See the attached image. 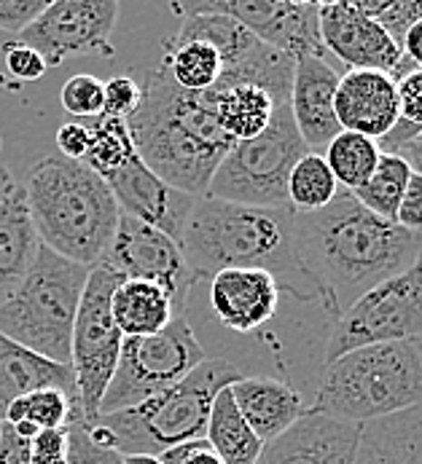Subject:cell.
<instances>
[{"label":"cell","mask_w":422,"mask_h":464,"mask_svg":"<svg viewBox=\"0 0 422 464\" xmlns=\"http://www.w3.org/2000/svg\"><path fill=\"white\" fill-rule=\"evenodd\" d=\"M122 279L124 276H119L108 266H94L89 271L81 306L75 314L71 368L75 373L81 413L86 421L100 416V402L116 373L124 343V335L111 314V298Z\"/></svg>","instance_id":"8fae6325"},{"label":"cell","mask_w":422,"mask_h":464,"mask_svg":"<svg viewBox=\"0 0 422 464\" xmlns=\"http://www.w3.org/2000/svg\"><path fill=\"white\" fill-rule=\"evenodd\" d=\"M334 111L342 132L366 134L379 142L401 121L398 83L388 72L348 70L342 72Z\"/></svg>","instance_id":"d6986e66"},{"label":"cell","mask_w":422,"mask_h":464,"mask_svg":"<svg viewBox=\"0 0 422 464\" xmlns=\"http://www.w3.org/2000/svg\"><path fill=\"white\" fill-rule=\"evenodd\" d=\"M141 105V83L132 81L130 75H113L111 81H105V116L113 119H124L130 121L132 113Z\"/></svg>","instance_id":"8d00e7d4"},{"label":"cell","mask_w":422,"mask_h":464,"mask_svg":"<svg viewBox=\"0 0 422 464\" xmlns=\"http://www.w3.org/2000/svg\"><path fill=\"white\" fill-rule=\"evenodd\" d=\"M41 253L27 194L16 186L8 199L0 201V306L19 290Z\"/></svg>","instance_id":"603a6c76"},{"label":"cell","mask_w":422,"mask_h":464,"mask_svg":"<svg viewBox=\"0 0 422 464\" xmlns=\"http://www.w3.org/2000/svg\"><path fill=\"white\" fill-rule=\"evenodd\" d=\"M105 183L124 215H132L142 223L164 231L175 242H181V234L186 228V220L194 209L197 197L164 183L142 164L141 156L130 161L124 169H119L116 175L105 178Z\"/></svg>","instance_id":"e0dca14e"},{"label":"cell","mask_w":422,"mask_h":464,"mask_svg":"<svg viewBox=\"0 0 422 464\" xmlns=\"http://www.w3.org/2000/svg\"><path fill=\"white\" fill-rule=\"evenodd\" d=\"M124 464H162L153 454H124Z\"/></svg>","instance_id":"681fc988"},{"label":"cell","mask_w":422,"mask_h":464,"mask_svg":"<svg viewBox=\"0 0 422 464\" xmlns=\"http://www.w3.org/2000/svg\"><path fill=\"white\" fill-rule=\"evenodd\" d=\"M320 41L326 52L350 70H377L398 75L404 65V49L388 35V30L366 16L355 0L320 3Z\"/></svg>","instance_id":"9a60e30c"},{"label":"cell","mask_w":422,"mask_h":464,"mask_svg":"<svg viewBox=\"0 0 422 464\" xmlns=\"http://www.w3.org/2000/svg\"><path fill=\"white\" fill-rule=\"evenodd\" d=\"M339 194V183L323 153L309 150L288 178V204L293 212H318Z\"/></svg>","instance_id":"d6a6232c"},{"label":"cell","mask_w":422,"mask_h":464,"mask_svg":"<svg viewBox=\"0 0 422 464\" xmlns=\"http://www.w3.org/2000/svg\"><path fill=\"white\" fill-rule=\"evenodd\" d=\"M57 148L60 156L71 159V161H83L86 150H89V130L83 127V121H68L57 130Z\"/></svg>","instance_id":"ee69618b"},{"label":"cell","mask_w":422,"mask_h":464,"mask_svg":"<svg viewBox=\"0 0 422 464\" xmlns=\"http://www.w3.org/2000/svg\"><path fill=\"white\" fill-rule=\"evenodd\" d=\"M181 16L191 14H226L237 19L261 44L282 52L290 60L299 57H329L320 41V3L296 0H197L172 3Z\"/></svg>","instance_id":"7c38bea8"},{"label":"cell","mask_w":422,"mask_h":464,"mask_svg":"<svg viewBox=\"0 0 422 464\" xmlns=\"http://www.w3.org/2000/svg\"><path fill=\"white\" fill-rule=\"evenodd\" d=\"M60 100H63L65 113H71L75 121L97 119L103 116V108H105V81L89 72H78L65 81Z\"/></svg>","instance_id":"d590c367"},{"label":"cell","mask_w":422,"mask_h":464,"mask_svg":"<svg viewBox=\"0 0 422 464\" xmlns=\"http://www.w3.org/2000/svg\"><path fill=\"white\" fill-rule=\"evenodd\" d=\"M422 405V354L417 341L352 349L323 365L309 405L352 424H368Z\"/></svg>","instance_id":"5b68a950"},{"label":"cell","mask_w":422,"mask_h":464,"mask_svg":"<svg viewBox=\"0 0 422 464\" xmlns=\"http://www.w3.org/2000/svg\"><path fill=\"white\" fill-rule=\"evenodd\" d=\"M212 89L186 92L159 63L141 83V105L127 121L142 164L197 199L208 194L215 169L234 148L218 124Z\"/></svg>","instance_id":"3957f363"},{"label":"cell","mask_w":422,"mask_h":464,"mask_svg":"<svg viewBox=\"0 0 422 464\" xmlns=\"http://www.w3.org/2000/svg\"><path fill=\"white\" fill-rule=\"evenodd\" d=\"M0 424H3V421H0Z\"/></svg>","instance_id":"f5cc1de1"},{"label":"cell","mask_w":422,"mask_h":464,"mask_svg":"<svg viewBox=\"0 0 422 464\" xmlns=\"http://www.w3.org/2000/svg\"><path fill=\"white\" fill-rule=\"evenodd\" d=\"M293 218V207H250L200 197L178 245L197 282L229 268H261L278 279L280 293L299 301H323L320 287L299 264Z\"/></svg>","instance_id":"7a4b0ae2"},{"label":"cell","mask_w":422,"mask_h":464,"mask_svg":"<svg viewBox=\"0 0 422 464\" xmlns=\"http://www.w3.org/2000/svg\"><path fill=\"white\" fill-rule=\"evenodd\" d=\"M382 148L377 140L358 132H339L326 148V161L345 191H358L377 169Z\"/></svg>","instance_id":"4dcf8cb0"},{"label":"cell","mask_w":422,"mask_h":464,"mask_svg":"<svg viewBox=\"0 0 422 464\" xmlns=\"http://www.w3.org/2000/svg\"><path fill=\"white\" fill-rule=\"evenodd\" d=\"M212 92L218 124L234 142H245L267 132L275 119V97L264 86L250 83L231 70L223 72L221 83Z\"/></svg>","instance_id":"cb8c5ba5"},{"label":"cell","mask_w":422,"mask_h":464,"mask_svg":"<svg viewBox=\"0 0 422 464\" xmlns=\"http://www.w3.org/2000/svg\"><path fill=\"white\" fill-rule=\"evenodd\" d=\"M46 8L49 0H0V30L22 35Z\"/></svg>","instance_id":"ab89813d"},{"label":"cell","mask_w":422,"mask_h":464,"mask_svg":"<svg viewBox=\"0 0 422 464\" xmlns=\"http://www.w3.org/2000/svg\"><path fill=\"white\" fill-rule=\"evenodd\" d=\"M103 266L124 279H145L162 285L175 309H186V298L197 285L194 274L183 261L181 245L164 231L124 212L119 218L116 237L103 258Z\"/></svg>","instance_id":"5bb4252c"},{"label":"cell","mask_w":422,"mask_h":464,"mask_svg":"<svg viewBox=\"0 0 422 464\" xmlns=\"http://www.w3.org/2000/svg\"><path fill=\"white\" fill-rule=\"evenodd\" d=\"M242 371L229 360H205L183 382L135 408L97 416L116 438L119 454H164L181 443L200 440L208 432L212 400L237 384Z\"/></svg>","instance_id":"8992f818"},{"label":"cell","mask_w":422,"mask_h":464,"mask_svg":"<svg viewBox=\"0 0 422 464\" xmlns=\"http://www.w3.org/2000/svg\"><path fill=\"white\" fill-rule=\"evenodd\" d=\"M0 464H30V440L8 421L0 424Z\"/></svg>","instance_id":"f6af8a7d"},{"label":"cell","mask_w":422,"mask_h":464,"mask_svg":"<svg viewBox=\"0 0 422 464\" xmlns=\"http://www.w3.org/2000/svg\"><path fill=\"white\" fill-rule=\"evenodd\" d=\"M162 65L186 92H208L221 83L226 72L223 57L215 46L205 41H181L175 35L162 44Z\"/></svg>","instance_id":"83f0119b"},{"label":"cell","mask_w":422,"mask_h":464,"mask_svg":"<svg viewBox=\"0 0 422 464\" xmlns=\"http://www.w3.org/2000/svg\"><path fill=\"white\" fill-rule=\"evenodd\" d=\"M159 459H162V464H223L205 438L181 443V446L159 454Z\"/></svg>","instance_id":"7bdbcfd3"},{"label":"cell","mask_w":422,"mask_h":464,"mask_svg":"<svg viewBox=\"0 0 422 464\" xmlns=\"http://www.w3.org/2000/svg\"><path fill=\"white\" fill-rule=\"evenodd\" d=\"M116 22V0H54L16 41L35 49L49 67L83 54L113 57L111 35Z\"/></svg>","instance_id":"4fadbf2b"},{"label":"cell","mask_w":422,"mask_h":464,"mask_svg":"<svg viewBox=\"0 0 422 464\" xmlns=\"http://www.w3.org/2000/svg\"><path fill=\"white\" fill-rule=\"evenodd\" d=\"M3 54H5V67H8V72H11L14 78H19V81H38V78L49 70L46 60H44L35 49H30V46H25V44H19V41L8 44V46L3 49Z\"/></svg>","instance_id":"60d3db41"},{"label":"cell","mask_w":422,"mask_h":464,"mask_svg":"<svg viewBox=\"0 0 422 464\" xmlns=\"http://www.w3.org/2000/svg\"><path fill=\"white\" fill-rule=\"evenodd\" d=\"M175 304L167 290L156 282L145 279H122L113 298L111 314L124 338L153 335L164 331L175 317Z\"/></svg>","instance_id":"484cf974"},{"label":"cell","mask_w":422,"mask_h":464,"mask_svg":"<svg viewBox=\"0 0 422 464\" xmlns=\"http://www.w3.org/2000/svg\"><path fill=\"white\" fill-rule=\"evenodd\" d=\"M388 153H396V156H401L409 167H412V172H417L422 178V132L412 134V137H407L404 142H398V145H393Z\"/></svg>","instance_id":"bcb514c9"},{"label":"cell","mask_w":422,"mask_h":464,"mask_svg":"<svg viewBox=\"0 0 422 464\" xmlns=\"http://www.w3.org/2000/svg\"><path fill=\"white\" fill-rule=\"evenodd\" d=\"M355 464H422V405L363 424Z\"/></svg>","instance_id":"d4e9b609"},{"label":"cell","mask_w":422,"mask_h":464,"mask_svg":"<svg viewBox=\"0 0 422 464\" xmlns=\"http://www.w3.org/2000/svg\"><path fill=\"white\" fill-rule=\"evenodd\" d=\"M205 440L211 443L212 451L221 457L223 464H256L264 451V443L242 419L229 387L221 390L218 398L212 400Z\"/></svg>","instance_id":"4316f807"},{"label":"cell","mask_w":422,"mask_h":464,"mask_svg":"<svg viewBox=\"0 0 422 464\" xmlns=\"http://www.w3.org/2000/svg\"><path fill=\"white\" fill-rule=\"evenodd\" d=\"M307 153L309 148L293 121L290 100H280L267 132L234 142L223 156L205 197L250 207H290L288 178Z\"/></svg>","instance_id":"ba28073f"},{"label":"cell","mask_w":422,"mask_h":464,"mask_svg":"<svg viewBox=\"0 0 422 464\" xmlns=\"http://www.w3.org/2000/svg\"><path fill=\"white\" fill-rule=\"evenodd\" d=\"M417 343H420V354H422V335H420V338H417Z\"/></svg>","instance_id":"f907efd6"},{"label":"cell","mask_w":422,"mask_h":464,"mask_svg":"<svg viewBox=\"0 0 422 464\" xmlns=\"http://www.w3.org/2000/svg\"><path fill=\"white\" fill-rule=\"evenodd\" d=\"M363 424L326 413H307L280 438L264 446L256 464H355Z\"/></svg>","instance_id":"2e32d148"},{"label":"cell","mask_w":422,"mask_h":464,"mask_svg":"<svg viewBox=\"0 0 422 464\" xmlns=\"http://www.w3.org/2000/svg\"><path fill=\"white\" fill-rule=\"evenodd\" d=\"M175 38L181 41H205L215 46L223 57L226 70L240 65L250 57V52L261 44L253 33H248L237 19L226 14H191L183 16Z\"/></svg>","instance_id":"f1b7e54d"},{"label":"cell","mask_w":422,"mask_h":464,"mask_svg":"<svg viewBox=\"0 0 422 464\" xmlns=\"http://www.w3.org/2000/svg\"><path fill=\"white\" fill-rule=\"evenodd\" d=\"M422 335V250L417 261L398 276L360 295L348 312L334 320L326 341L323 365L352 349L396 341H417Z\"/></svg>","instance_id":"30bf717a"},{"label":"cell","mask_w":422,"mask_h":464,"mask_svg":"<svg viewBox=\"0 0 422 464\" xmlns=\"http://www.w3.org/2000/svg\"><path fill=\"white\" fill-rule=\"evenodd\" d=\"M22 188L41 245L86 268L103 264L122 209L97 172L57 153L33 164Z\"/></svg>","instance_id":"277c9868"},{"label":"cell","mask_w":422,"mask_h":464,"mask_svg":"<svg viewBox=\"0 0 422 464\" xmlns=\"http://www.w3.org/2000/svg\"><path fill=\"white\" fill-rule=\"evenodd\" d=\"M89 271L41 245L27 279L0 306V333L46 360L71 365L73 328Z\"/></svg>","instance_id":"52a82bcc"},{"label":"cell","mask_w":422,"mask_h":464,"mask_svg":"<svg viewBox=\"0 0 422 464\" xmlns=\"http://www.w3.org/2000/svg\"><path fill=\"white\" fill-rule=\"evenodd\" d=\"M409 178H412V167L401 156L382 153L374 175L358 191H352V197L377 218L396 223V212H398V204L409 186Z\"/></svg>","instance_id":"1f68e13d"},{"label":"cell","mask_w":422,"mask_h":464,"mask_svg":"<svg viewBox=\"0 0 422 464\" xmlns=\"http://www.w3.org/2000/svg\"><path fill=\"white\" fill-rule=\"evenodd\" d=\"M293 247L299 264L323 293L326 309L339 317L377 285L417 261L422 234L368 212L350 191L318 212H296Z\"/></svg>","instance_id":"6da1fadb"},{"label":"cell","mask_w":422,"mask_h":464,"mask_svg":"<svg viewBox=\"0 0 422 464\" xmlns=\"http://www.w3.org/2000/svg\"><path fill=\"white\" fill-rule=\"evenodd\" d=\"M280 285L261 268H229L211 279V306L229 331H261L278 312Z\"/></svg>","instance_id":"ffe728a7"},{"label":"cell","mask_w":422,"mask_h":464,"mask_svg":"<svg viewBox=\"0 0 422 464\" xmlns=\"http://www.w3.org/2000/svg\"><path fill=\"white\" fill-rule=\"evenodd\" d=\"M14 191H16V180H14V175H11V169H8L5 164H0V201L8 199Z\"/></svg>","instance_id":"c3c4849f"},{"label":"cell","mask_w":422,"mask_h":464,"mask_svg":"<svg viewBox=\"0 0 422 464\" xmlns=\"http://www.w3.org/2000/svg\"><path fill=\"white\" fill-rule=\"evenodd\" d=\"M38 390H63L78 400L71 365L46 360L0 333V421L5 419V411L14 400Z\"/></svg>","instance_id":"7402d4cb"},{"label":"cell","mask_w":422,"mask_h":464,"mask_svg":"<svg viewBox=\"0 0 422 464\" xmlns=\"http://www.w3.org/2000/svg\"><path fill=\"white\" fill-rule=\"evenodd\" d=\"M0 148H3V140H0Z\"/></svg>","instance_id":"816d5d0a"},{"label":"cell","mask_w":422,"mask_h":464,"mask_svg":"<svg viewBox=\"0 0 422 464\" xmlns=\"http://www.w3.org/2000/svg\"><path fill=\"white\" fill-rule=\"evenodd\" d=\"M75 419H83L78 400H73L63 390H38L25 398L14 400L5 411L8 424H33L38 430H60L68 427Z\"/></svg>","instance_id":"836d02e7"},{"label":"cell","mask_w":422,"mask_h":464,"mask_svg":"<svg viewBox=\"0 0 422 464\" xmlns=\"http://www.w3.org/2000/svg\"><path fill=\"white\" fill-rule=\"evenodd\" d=\"M398 83V105H401V121L396 130L379 140L382 153H388L393 145L404 142L407 137L422 132V67L409 65L404 60L401 72L396 75Z\"/></svg>","instance_id":"e575fe53"},{"label":"cell","mask_w":422,"mask_h":464,"mask_svg":"<svg viewBox=\"0 0 422 464\" xmlns=\"http://www.w3.org/2000/svg\"><path fill=\"white\" fill-rule=\"evenodd\" d=\"M404 60L409 65L422 67V19L417 24H412V30L404 38Z\"/></svg>","instance_id":"7dc6e473"},{"label":"cell","mask_w":422,"mask_h":464,"mask_svg":"<svg viewBox=\"0 0 422 464\" xmlns=\"http://www.w3.org/2000/svg\"><path fill=\"white\" fill-rule=\"evenodd\" d=\"M71 451V430H41L30 440V464H68Z\"/></svg>","instance_id":"f35d334b"},{"label":"cell","mask_w":422,"mask_h":464,"mask_svg":"<svg viewBox=\"0 0 422 464\" xmlns=\"http://www.w3.org/2000/svg\"><path fill=\"white\" fill-rule=\"evenodd\" d=\"M229 390L242 419L264 446L288 432L307 413L301 392L272 376H242Z\"/></svg>","instance_id":"44dd1931"},{"label":"cell","mask_w":422,"mask_h":464,"mask_svg":"<svg viewBox=\"0 0 422 464\" xmlns=\"http://www.w3.org/2000/svg\"><path fill=\"white\" fill-rule=\"evenodd\" d=\"M205 360V349L189 323L186 309H178L164 331L124 338L116 373L100 402V416L135 408L162 395L197 371Z\"/></svg>","instance_id":"9c48e42d"},{"label":"cell","mask_w":422,"mask_h":464,"mask_svg":"<svg viewBox=\"0 0 422 464\" xmlns=\"http://www.w3.org/2000/svg\"><path fill=\"white\" fill-rule=\"evenodd\" d=\"M83 127L89 130V150L83 156V164L92 172H97L103 180L138 159L135 140L124 119H113L103 113L97 119H86Z\"/></svg>","instance_id":"f546056e"},{"label":"cell","mask_w":422,"mask_h":464,"mask_svg":"<svg viewBox=\"0 0 422 464\" xmlns=\"http://www.w3.org/2000/svg\"><path fill=\"white\" fill-rule=\"evenodd\" d=\"M342 70L337 60L329 57H299L293 60V86H290V111L299 134L309 150H326L329 142L342 132L337 121V89Z\"/></svg>","instance_id":"ac0fdd59"},{"label":"cell","mask_w":422,"mask_h":464,"mask_svg":"<svg viewBox=\"0 0 422 464\" xmlns=\"http://www.w3.org/2000/svg\"><path fill=\"white\" fill-rule=\"evenodd\" d=\"M396 226H401L404 231H412V234H422V178L417 172H412L404 199L398 204Z\"/></svg>","instance_id":"b9f144b4"},{"label":"cell","mask_w":422,"mask_h":464,"mask_svg":"<svg viewBox=\"0 0 422 464\" xmlns=\"http://www.w3.org/2000/svg\"><path fill=\"white\" fill-rule=\"evenodd\" d=\"M68 430H71L68 464H124V454H119L116 449H103L92 443V438L83 430V419L71 421Z\"/></svg>","instance_id":"74e56055"}]
</instances>
